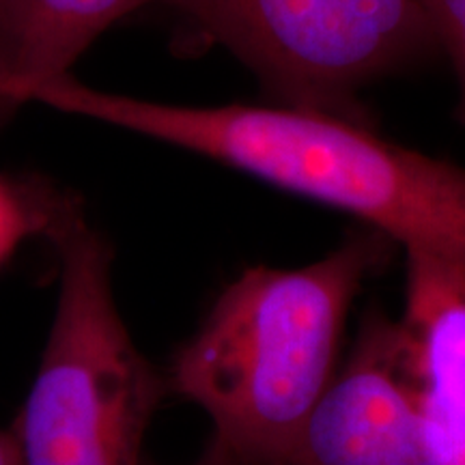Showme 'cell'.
Here are the masks:
<instances>
[{"label": "cell", "instance_id": "cell-1", "mask_svg": "<svg viewBox=\"0 0 465 465\" xmlns=\"http://www.w3.org/2000/svg\"><path fill=\"white\" fill-rule=\"evenodd\" d=\"M31 104L119 127L351 213L403 250L465 259V166L380 136L362 119L295 106H182L52 80Z\"/></svg>", "mask_w": 465, "mask_h": 465}, {"label": "cell", "instance_id": "cell-2", "mask_svg": "<svg viewBox=\"0 0 465 465\" xmlns=\"http://www.w3.org/2000/svg\"><path fill=\"white\" fill-rule=\"evenodd\" d=\"M397 248L362 226L304 267L243 270L173 353L168 394L199 405L242 465H282L339 369L353 302Z\"/></svg>", "mask_w": 465, "mask_h": 465}, {"label": "cell", "instance_id": "cell-3", "mask_svg": "<svg viewBox=\"0 0 465 465\" xmlns=\"http://www.w3.org/2000/svg\"><path fill=\"white\" fill-rule=\"evenodd\" d=\"M45 235L61 287L45 351L15 427L25 465H143L164 375L138 351L113 293V246L69 199Z\"/></svg>", "mask_w": 465, "mask_h": 465}, {"label": "cell", "instance_id": "cell-4", "mask_svg": "<svg viewBox=\"0 0 465 465\" xmlns=\"http://www.w3.org/2000/svg\"><path fill=\"white\" fill-rule=\"evenodd\" d=\"M229 48L284 106L351 116L364 84L438 50L420 0H151Z\"/></svg>", "mask_w": 465, "mask_h": 465}, {"label": "cell", "instance_id": "cell-5", "mask_svg": "<svg viewBox=\"0 0 465 465\" xmlns=\"http://www.w3.org/2000/svg\"><path fill=\"white\" fill-rule=\"evenodd\" d=\"M282 465H433L403 319L371 306Z\"/></svg>", "mask_w": 465, "mask_h": 465}, {"label": "cell", "instance_id": "cell-6", "mask_svg": "<svg viewBox=\"0 0 465 465\" xmlns=\"http://www.w3.org/2000/svg\"><path fill=\"white\" fill-rule=\"evenodd\" d=\"M151 0H0V119L72 74L110 26Z\"/></svg>", "mask_w": 465, "mask_h": 465}, {"label": "cell", "instance_id": "cell-7", "mask_svg": "<svg viewBox=\"0 0 465 465\" xmlns=\"http://www.w3.org/2000/svg\"><path fill=\"white\" fill-rule=\"evenodd\" d=\"M65 196L52 190H20L0 179V261L14 250L28 232H48L56 207Z\"/></svg>", "mask_w": 465, "mask_h": 465}, {"label": "cell", "instance_id": "cell-8", "mask_svg": "<svg viewBox=\"0 0 465 465\" xmlns=\"http://www.w3.org/2000/svg\"><path fill=\"white\" fill-rule=\"evenodd\" d=\"M438 48L446 50L459 80L457 116L465 125V0H420Z\"/></svg>", "mask_w": 465, "mask_h": 465}, {"label": "cell", "instance_id": "cell-9", "mask_svg": "<svg viewBox=\"0 0 465 465\" xmlns=\"http://www.w3.org/2000/svg\"><path fill=\"white\" fill-rule=\"evenodd\" d=\"M0 465H25L15 433L0 429Z\"/></svg>", "mask_w": 465, "mask_h": 465}, {"label": "cell", "instance_id": "cell-10", "mask_svg": "<svg viewBox=\"0 0 465 465\" xmlns=\"http://www.w3.org/2000/svg\"><path fill=\"white\" fill-rule=\"evenodd\" d=\"M192 465H242L237 459H232L229 452L220 449L218 444H213V441H209V446L205 449V452L196 459Z\"/></svg>", "mask_w": 465, "mask_h": 465}]
</instances>
